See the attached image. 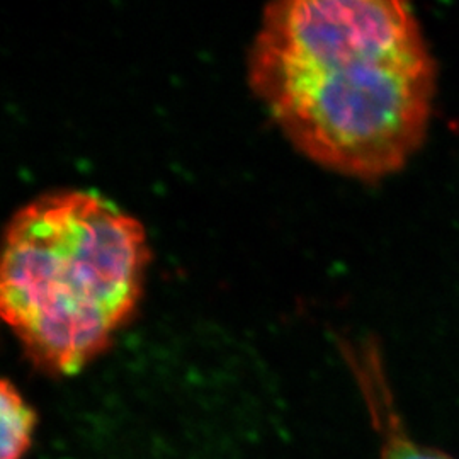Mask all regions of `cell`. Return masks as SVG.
<instances>
[{"label": "cell", "mask_w": 459, "mask_h": 459, "mask_svg": "<svg viewBox=\"0 0 459 459\" xmlns=\"http://www.w3.org/2000/svg\"><path fill=\"white\" fill-rule=\"evenodd\" d=\"M339 344L381 441L379 459H454L444 451L419 444L405 429L378 342L359 337L340 339Z\"/></svg>", "instance_id": "3957f363"}, {"label": "cell", "mask_w": 459, "mask_h": 459, "mask_svg": "<svg viewBox=\"0 0 459 459\" xmlns=\"http://www.w3.org/2000/svg\"><path fill=\"white\" fill-rule=\"evenodd\" d=\"M148 261L140 221L109 199L85 191L40 196L7 227L2 316L36 367L75 374L133 316Z\"/></svg>", "instance_id": "7a4b0ae2"}, {"label": "cell", "mask_w": 459, "mask_h": 459, "mask_svg": "<svg viewBox=\"0 0 459 459\" xmlns=\"http://www.w3.org/2000/svg\"><path fill=\"white\" fill-rule=\"evenodd\" d=\"M249 77L303 155L350 177L400 169L431 116L434 65L408 0H273Z\"/></svg>", "instance_id": "6da1fadb"}, {"label": "cell", "mask_w": 459, "mask_h": 459, "mask_svg": "<svg viewBox=\"0 0 459 459\" xmlns=\"http://www.w3.org/2000/svg\"><path fill=\"white\" fill-rule=\"evenodd\" d=\"M0 403H2V412H0L2 458L0 459H23L31 448L37 413L9 379H4L0 385Z\"/></svg>", "instance_id": "277c9868"}]
</instances>
